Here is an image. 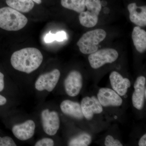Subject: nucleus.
<instances>
[{"label": "nucleus", "mask_w": 146, "mask_h": 146, "mask_svg": "<svg viewBox=\"0 0 146 146\" xmlns=\"http://www.w3.org/2000/svg\"><path fill=\"white\" fill-rule=\"evenodd\" d=\"M43 60V55L39 50L26 48L13 53L11 58V63L16 70L30 74L39 68Z\"/></svg>", "instance_id": "nucleus-1"}, {"label": "nucleus", "mask_w": 146, "mask_h": 146, "mask_svg": "<svg viewBox=\"0 0 146 146\" xmlns=\"http://www.w3.org/2000/svg\"><path fill=\"white\" fill-rule=\"evenodd\" d=\"M28 19L10 7L0 9V28L7 31H18L26 25Z\"/></svg>", "instance_id": "nucleus-2"}, {"label": "nucleus", "mask_w": 146, "mask_h": 146, "mask_svg": "<svg viewBox=\"0 0 146 146\" xmlns=\"http://www.w3.org/2000/svg\"><path fill=\"white\" fill-rule=\"evenodd\" d=\"M104 30L97 29L84 34L77 43L80 50L85 54H91L98 49V45L106 37Z\"/></svg>", "instance_id": "nucleus-3"}, {"label": "nucleus", "mask_w": 146, "mask_h": 146, "mask_svg": "<svg viewBox=\"0 0 146 146\" xmlns=\"http://www.w3.org/2000/svg\"><path fill=\"white\" fill-rule=\"evenodd\" d=\"M85 7L87 10L80 13V23L82 26L86 27H95L98 23L99 15L101 11V2L100 0H86Z\"/></svg>", "instance_id": "nucleus-4"}, {"label": "nucleus", "mask_w": 146, "mask_h": 146, "mask_svg": "<svg viewBox=\"0 0 146 146\" xmlns=\"http://www.w3.org/2000/svg\"><path fill=\"white\" fill-rule=\"evenodd\" d=\"M119 57V54L116 50L110 48H106L98 50L89 55L88 57L91 68L98 69L105 64L115 62Z\"/></svg>", "instance_id": "nucleus-5"}, {"label": "nucleus", "mask_w": 146, "mask_h": 146, "mask_svg": "<svg viewBox=\"0 0 146 146\" xmlns=\"http://www.w3.org/2000/svg\"><path fill=\"white\" fill-rule=\"evenodd\" d=\"M60 73L58 69L39 76L35 84V89L39 91L46 90L51 92L54 89L60 78Z\"/></svg>", "instance_id": "nucleus-6"}, {"label": "nucleus", "mask_w": 146, "mask_h": 146, "mask_svg": "<svg viewBox=\"0 0 146 146\" xmlns=\"http://www.w3.org/2000/svg\"><path fill=\"white\" fill-rule=\"evenodd\" d=\"M42 126L45 133L50 136L56 134L60 127V119L57 112L48 109L42 111L41 114Z\"/></svg>", "instance_id": "nucleus-7"}, {"label": "nucleus", "mask_w": 146, "mask_h": 146, "mask_svg": "<svg viewBox=\"0 0 146 146\" xmlns=\"http://www.w3.org/2000/svg\"><path fill=\"white\" fill-rule=\"evenodd\" d=\"M83 86V78L81 73L73 70L68 74L64 81L65 92L70 97H75L80 93Z\"/></svg>", "instance_id": "nucleus-8"}, {"label": "nucleus", "mask_w": 146, "mask_h": 146, "mask_svg": "<svg viewBox=\"0 0 146 146\" xmlns=\"http://www.w3.org/2000/svg\"><path fill=\"white\" fill-rule=\"evenodd\" d=\"M80 105L84 117L87 120L92 119L95 114H100L103 111L98 98L94 96L84 98Z\"/></svg>", "instance_id": "nucleus-9"}, {"label": "nucleus", "mask_w": 146, "mask_h": 146, "mask_svg": "<svg viewBox=\"0 0 146 146\" xmlns=\"http://www.w3.org/2000/svg\"><path fill=\"white\" fill-rule=\"evenodd\" d=\"M97 98L104 107H118L121 106L123 103V100L119 95L114 90L109 88H102L100 89Z\"/></svg>", "instance_id": "nucleus-10"}, {"label": "nucleus", "mask_w": 146, "mask_h": 146, "mask_svg": "<svg viewBox=\"0 0 146 146\" xmlns=\"http://www.w3.org/2000/svg\"><path fill=\"white\" fill-rule=\"evenodd\" d=\"M146 82L145 78L140 76L137 78L133 85L134 91L132 96V104L138 110L143 108L146 98Z\"/></svg>", "instance_id": "nucleus-11"}, {"label": "nucleus", "mask_w": 146, "mask_h": 146, "mask_svg": "<svg viewBox=\"0 0 146 146\" xmlns=\"http://www.w3.org/2000/svg\"><path fill=\"white\" fill-rule=\"evenodd\" d=\"M35 129V123L32 120H29L23 123L13 126L12 132L19 140L27 141L34 135Z\"/></svg>", "instance_id": "nucleus-12"}, {"label": "nucleus", "mask_w": 146, "mask_h": 146, "mask_svg": "<svg viewBox=\"0 0 146 146\" xmlns=\"http://www.w3.org/2000/svg\"><path fill=\"white\" fill-rule=\"evenodd\" d=\"M109 78L112 89L116 93L121 96L127 94L128 89L131 86V82L129 79L124 78L116 71H113L111 73Z\"/></svg>", "instance_id": "nucleus-13"}, {"label": "nucleus", "mask_w": 146, "mask_h": 146, "mask_svg": "<svg viewBox=\"0 0 146 146\" xmlns=\"http://www.w3.org/2000/svg\"><path fill=\"white\" fill-rule=\"evenodd\" d=\"M131 22L139 27L146 26V7L137 6L136 3H131L127 6Z\"/></svg>", "instance_id": "nucleus-14"}, {"label": "nucleus", "mask_w": 146, "mask_h": 146, "mask_svg": "<svg viewBox=\"0 0 146 146\" xmlns=\"http://www.w3.org/2000/svg\"><path fill=\"white\" fill-rule=\"evenodd\" d=\"M60 108L65 115L78 119H82L84 117L81 105L78 102L65 100L60 104Z\"/></svg>", "instance_id": "nucleus-15"}, {"label": "nucleus", "mask_w": 146, "mask_h": 146, "mask_svg": "<svg viewBox=\"0 0 146 146\" xmlns=\"http://www.w3.org/2000/svg\"><path fill=\"white\" fill-rule=\"evenodd\" d=\"M132 39L133 44L136 50L143 53L146 50V32L139 26L133 28L132 31Z\"/></svg>", "instance_id": "nucleus-16"}, {"label": "nucleus", "mask_w": 146, "mask_h": 146, "mask_svg": "<svg viewBox=\"0 0 146 146\" xmlns=\"http://www.w3.org/2000/svg\"><path fill=\"white\" fill-rule=\"evenodd\" d=\"M6 2L9 7L23 13L29 12L34 6L32 0H6Z\"/></svg>", "instance_id": "nucleus-17"}, {"label": "nucleus", "mask_w": 146, "mask_h": 146, "mask_svg": "<svg viewBox=\"0 0 146 146\" xmlns=\"http://www.w3.org/2000/svg\"><path fill=\"white\" fill-rule=\"evenodd\" d=\"M86 0H61V4L64 8L80 13L85 10Z\"/></svg>", "instance_id": "nucleus-18"}, {"label": "nucleus", "mask_w": 146, "mask_h": 146, "mask_svg": "<svg viewBox=\"0 0 146 146\" xmlns=\"http://www.w3.org/2000/svg\"><path fill=\"white\" fill-rule=\"evenodd\" d=\"M92 141V138L89 133H82L74 137L69 141L68 145L70 146H89Z\"/></svg>", "instance_id": "nucleus-19"}, {"label": "nucleus", "mask_w": 146, "mask_h": 146, "mask_svg": "<svg viewBox=\"0 0 146 146\" xmlns=\"http://www.w3.org/2000/svg\"><path fill=\"white\" fill-rule=\"evenodd\" d=\"M105 145L106 146H122L123 145L119 141L115 139L111 135H108L106 137L104 142Z\"/></svg>", "instance_id": "nucleus-20"}, {"label": "nucleus", "mask_w": 146, "mask_h": 146, "mask_svg": "<svg viewBox=\"0 0 146 146\" xmlns=\"http://www.w3.org/2000/svg\"><path fill=\"white\" fill-rule=\"evenodd\" d=\"M13 139L9 136L0 137V146H16Z\"/></svg>", "instance_id": "nucleus-21"}, {"label": "nucleus", "mask_w": 146, "mask_h": 146, "mask_svg": "<svg viewBox=\"0 0 146 146\" xmlns=\"http://www.w3.org/2000/svg\"><path fill=\"white\" fill-rule=\"evenodd\" d=\"M54 145V142L52 139L50 138H44L36 142L35 146H53Z\"/></svg>", "instance_id": "nucleus-22"}, {"label": "nucleus", "mask_w": 146, "mask_h": 146, "mask_svg": "<svg viewBox=\"0 0 146 146\" xmlns=\"http://www.w3.org/2000/svg\"><path fill=\"white\" fill-rule=\"evenodd\" d=\"M55 34L56 40L58 42H63L67 39V34L65 31H59L56 33V34Z\"/></svg>", "instance_id": "nucleus-23"}, {"label": "nucleus", "mask_w": 146, "mask_h": 146, "mask_svg": "<svg viewBox=\"0 0 146 146\" xmlns=\"http://www.w3.org/2000/svg\"><path fill=\"white\" fill-rule=\"evenodd\" d=\"M56 40L55 34L52 33L50 32L46 35L44 37V41L46 43H51Z\"/></svg>", "instance_id": "nucleus-24"}, {"label": "nucleus", "mask_w": 146, "mask_h": 146, "mask_svg": "<svg viewBox=\"0 0 146 146\" xmlns=\"http://www.w3.org/2000/svg\"><path fill=\"white\" fill-rule=\"evenodd\" d=\"M4 86V76L0 72V92L3 90Z\"/></svg>", "instance_id": "nucleus-25"}, {"label": "nucleus", "mask_w": 146, "mask_h": 146, "mask_svg": "<svg viewBox=\"0 0 146 146\" xmlns=\"http://www.w3.org/2000/svg\"><path fill=\"white\" fill-rule=\"evenodd\" d=\"M139 146H146V134L143 135L140 138L138 143Z\"/></svg>", "instance_id": "nucleus-26"}, {"label": "nucleus", "mask_w": 146, "mask_h": 146, "mask_svg": "<svg viewBox=\"0 0 146 146\" xmlns=\"http://www.w3.org/2000/svg\"><path fill=\"white\" fill-rule=\"evenodd\" d=\"M7 102V99L5 97L0 95V106L3 105Z\"/></svg>", "instance_id": "nucleus-27"}, {"label": "nucleus", "mask_w": 146, "mask_h": 146, "mask_svg": "<svg viewBox=\"0 0 146 146\" xmlns=\"http://www.w3.org/2000/svg\"><path fill=\"white\" fill-rule=\"evenodd\" d=\"M32 1L38 4H40L42 3V0H32Z\"/></svg>", "instance_id": "nucleus-28"}]
</instances>
